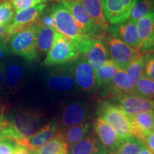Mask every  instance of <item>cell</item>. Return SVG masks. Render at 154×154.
I'll return each mask as SVG.
<instances>
[{"label": "cell", "mask_w": 154, "mask_h": 154, "mask_svg": "<svg viewBox=\"0 0 154 154\" xmlns=\"http://www.w3.org/2000/svg\"><path fill=\"white\" fill-rule=\"evenodd\" d=\"M42 114L34 109H23L0 115V139L16 141L31 137L40 128Z\"/></svg>", "instance_id": "cell-1"}, {"label": "cell", "mask_w": 154, "mask_h": 154, "mask_svg": "<svg viewBox=\"0 0 154 154\" xmlns=\"http://www.w3.org/2000/svg\"><path fill=\"white\" fill-rule=\"evenodd\" d=\"M50 9L56 31L72 40L79 53L85 55L96 37H92L83 33L72 14L62 3L57 2L51 5Z\"/></svg>", "instance_id": "cell-2"}, {"label": "cell", "mask_w": 154, "mask_h": 154, "mask_svg": "<svg viewBox=\"0 0 154 154\" xmlns=\"http://www.w3.org/2000/svg\"><path fill=\"white\" fill-rule=\"evenodd\" d=\"M38 27L39 24L36 22L9 36L7 44L11 54L22 58L27 63L36 61L38 59L36 38Z\"/></svg>", "instance_id": "cell-3"}, {"label": "cell", "mask_w": 154, "mask_h": 154, "mask_svg": "<svg viewBox=\"0 0 154 154\" xmlns=\"http://www.w3.org/2000/svg\"><path fill=\"white\" fill-rule=\"evenodd\" d=\"M80 53L72 40L58 32L52 47L44 60L46 66H58L76 60Z\"/></svg>", "instance_id": "cell-4"}, {"label": "cell", "mask_w": 154, "mask_h": 154, "mask_svg": "<svg viewBox=\"0 0 154 154\" xmlns=\"http://www.w3.org/2000/svg\"><path fill=\"white\" fill-rule=\"evenodd\" d=\"M97 114L112 127L121 140L133 136L128 116L118 105L109 101L100 102Z\"/></svg>", "instance_id": "cell-5"}, {"label": "cell", "mask_w": 154, "mask_h": 154, "mask_svg": "<svg viewBox=\"0 0 154 154\" xmlns=\"http://www.w3.org/2000/svg\"><path fill=\"white\" fill-rule=\"evenodd\" d=\"M47 88L51 91L66 94L76 89L73 66L70 63L54 68L46 79Z\"/></svg>", "instance_id": "cell-6"}, {"label": "cell", "mask_w": 154, "mask_h": 154, "mask_svg": "<svg viewBox=\"0 0 154 154\" xmlns=\"http://www.w3.org/2000/svg\"><path fill=\"white\" fill-rule=\"evenodd\" d=\"M105 44L111 60L119 68L122 69H126L135 58L141 53L138 49L111 35L106 37Z\"/></svg>", "instance_id": "cell-7"}, {"label": "cell", "mask_w": 154, "mask_h": 154, "mask_svg": "<svg viewBox=\"0 0 154 154\" xmlns=\"http://www.w3.org/2000/svg\"><path fill=\"white\" fill-rule=\"evenodd\" d=\"M92 116L91 106L83 101H74L66 103L61 113L60 124L63 130L82 124ZM62 130V129H61Z\"/></svg>", "instance_id": "cell-8"}, {"label": "cell", "mask_w": 154, "mask_h": 154, "mask_svg": "<svg viewBox=\"0 0 154 154\" xmlns=\"http://www.w3.org/2000/svg\"><path fill=\"white\" fill-rule=\"evenodd\" d=\"M60 2L69 9L83 33L92 37L102 36L103 32L90 17L79 0H64Z\"/></svg>", "instance_id": "cell-9"}, {"label": "cell", "mask_w": 154, "mask_h": 154, "mask_svg": "<svg viewBox=\"0 0 154 154\" xmlns=\"http://www.w3.org/2000/svg\"><path fill=\"white\" fill-rule=\"evenodd\" d=\"M75 82L79 89L84 92H92L98 88L96 72L83 54L72 64Z\"/></svg>", "instance_id": "cell-10"}, {"label": "cell", "mask_w": 154, "mask_h": 154, "mask_svg": "<svg viewBox=\"0 0 154 154\" xmlns=\"http://www.w3.org/2000/svg\"><path fill=\"white\" fill-rule=\"evenodd\" d=\"M109 24L126 22L138 0H101Z\"/></svg>", "instance_id": "cell-11"}, {"label": "cell", "mask_w": 154, "mask_h": 154, "mask_svg": "<svg viewBox=\"0 0 154 154\" xmlns=\"http://www.w3.org/2000/svg\"><path fill=\"white\" fill-rule=\"evenodd\" d=\"M27 65L23 60L9 57L5 60V89L16 92L22 86L27 72Z\"/></svg>", "instance_id": "cell-12"}, {"label": "cell", "mask_w": 154, "mask_h": 154, "mask_svg": "<svg viewBox=\"0 0 154 154\" xmlns=\"http://www.w3.org/2000/svg\"><path fill=\"white\" fill-rule=\"evenodd\" d=\"M118 106L127 116L141 112L153 111L154 100L146 99L135 94H123L116 96Z\"/></svg>", "instance_id": "cell-13"}, {"label": "cell", "mask_w": 154, "mask_h": 154, "mask_svg": "<svg viewBox=\"0 0 154 154\" xmlns=\"http://www.w3.org/2000/svg\"><path fill=\"white\" fill-rule=\"evenodd\" d=\"M46 7L47 4H42L15 13L11 24L7 26L9 36L36 23L42 16Z\"/></svg>", "instance_id": "cell-14"}, {"label": "cell", "mask_w": 154, "mask_h": 154, "mask_svg": "<svg viewBox=\"0 0 154 154\" xmlns=\"http://www.w3.org/2000/svg\"><path fill=\"white\" fill-rule=\"evenodd\" d=\"M94 134L102 145L109 151L113 153L120 145L121 140L116 131L101 117L98 116L94 121Z\"/></svg>", "instance_id": "cell-15"}, {"label": "cell", "mask_w": 154, "mask_h": 154, "mask_svg": "<svg viewBox=\"0 0 154 154\" xmlns=\"http://www.w3.org/2000/svg\"><path fill=\"white\" fill-rule=\"evenodd\" d=\"M59 130V125L57 121H52L41 127L31 137L20 140L17 143L24 146L31 150L36 151L43 147L49 143L50 140H52Z\"/></svg>", "instance_id": "cell-16"}, {"label": "cell", "mask_w": 154, "mask_h": 154, "mask_svg": "<svg viewBox=\"0 0 154 154\" xmlns=\"http://www.w3.org/2000/svg\"><path fill=\"white\" fill-rule=\"evenodd\" d=\"M139 51L143 54L154 51V12L137 22Z\"/></svg>", "instance_id": "cell-17"}, {"label": "cell", "mask_w": 154, "mask_h": 154, "mask_svg": "<svg viewBox=\"0 0 154 154\" xmlns=\"http://www.w3.org/2000/svg\"><path fill=\"white\" fill-rule=\"evenodd\" d=\"M108 30L111 36L139 50V36L136 22L127 20L125 22L109 26Z\"/></svg>", "instance_id": "cell-18"}, {"label": "cell", "mask_w": 154, "mask_h": 154, "mask_svg": "<svg viewBox=\"0 0 154 154\" xmlns=\"http://www.w3.org/2000/svg\"><path fill=\"white\" fill-rule=\"evenodd\" d=\"M129 119L132 136L143 141L145 136L153 131L154 122L153 111H146L137 114L128 116Z\"/></svg>", "instance_id": "cell-19"}, {"label": "cell", "mask_w": 154, "mask_h": 154, "mask_svg": "<svg viewBox=\"0 0 154 154\" xmlns=\"http://www.w3.org/2000/svg\"><path fill=\"white\" fill-rule=\"evenodd\" d=\"M69 154H110V153L102 145L95 134L89 133L69 149Z\"/></svg>", "instance_id": "cell-20"}, {"label": "cell", "mask_w": 154, "mask_h": 154, "mask_svg": "<svg viewBox=\"0 0 154 154\" xmlns=\"http://www.w3.org/2000/svg\"><path fill=\"white\" fill-rule=\"evenodd\" d=\"M86 60L94 71L98 70L109 60V51L102 36L96 37L86 54Z\"/></svg>", "instance_id": "cell-21"}, {"label": "cell", "mask_w": 154, "mask_h": 154, "mask_svg": "<svg viewBox=\"0 0 154 154\" xmlns=\"http://www.w3.org/2000/svg\"><path fill=\"white\" fill-rule=\"evenodd\" d=\"M109 88L115 96L123 94H134L135 84L124 69L118 68Z\"/></svg>", "instance_id": "cell-22"}, {"label": "cell", "mask_w": 154, "mask_h": 154, "mask_svg": "<svg viewBox=\"0 0 154 154\" xmlns=\"http://www.w3.org/2000/svg\"><path fill=\"white\" fill-rule=\"evenodd\" d=\"M90 17L102 32L109 29V23L106 18L101 0H79Z\"/></svg>", "instance_id": "cell-23"}, {"label": "cell", "mask_w": 154, "mask_h": 154, "mask_svg": "<svg viewBox=\"0 0 154 154\" xmlns=\"http://www.w3.org/2000/svg\"><path fill=\"white\" fill-rule=\"evenodd\" d=\"M38 24L39 27H38L37 38H36V51H37L38 58L42 54L48 53V51L52 47L56 36L58 33L55 29L45 27L39 23Z\"/></svg>", "instance_id": "cell-24"}, {"label": "cell", "mask_w": 154, "mask_h": 154, "mask_svg": "<svg viewBox=\"0 0 154 154\" xmlns=\"http://www.w3.org/2000/svg\"><path fill=\"white\" fill-rule=\"evenodd\" d=\"M34 151L36 154H69V146L62 131L59 129L52 140Z\"/></svg>", "instance_id": "cell-25"}, {"label": "cell", "mask_w": 154, "mask_h": 154, "mask_svg": "<svg viewBox=\"0 0 154 154\" xmlns=\"http://www.w3.org/2000/svg\"><path fill=\"white\" fill-rule=\"evenodd\" d=\"M91 127V123L89 121H87L86 122L72 126L65 130L61 129L62 131L65 139L68 144L69 149H70L72 146L89 134Z\"/></svg>", "instance_id": "cell-26"}, {"label": "cell", "mask_w": 154, "mask_h": 154, "mask_svg": "<svg viewBox=\"0 0 154 154\" xmlns=\"http://www.w3.org/2000/svg\"><path fill=\"white\" fill-rule=\"evenodd\" d=\"M118 68L111 59H109L101 68L96 70L95 72L98 87H109Z\"/></svg>", "instance_id": "cell-27"}, {"label": "cell", "mask_w": 154, "mask_h": 154, "mask_svg": "<svg viewBox=\"0 0 154 154\" xmlns=\"http://www.w3.org/2000/svg\"><path fill=\"white\" fill-rule=\"evenodd\" d=\"M146 56L145 54L140 53L135 58L128 66L124 69L131 77L134 84H136L142 76L145 75Z\"/></svg>", "instance_id": "cell-28"}, {"label": "cell", "mask_w": 154, "mask_h": 154, "mask_svg": "<svg viewBox=\"0 0 154 154\" xmlns=\"http://www.w3.org/2000/svg\"><path fill=\"white\" fill-rule=\"evenodd\" d=\"M143 144L139 138L131 136L121 140L120 145L111 154H139Z\"/></svg>", "instance_id": "cell-29"}, {"label": "cell", "mask_w": 154, "mask_h": 154, "mask_svg": "<svg viewBox=\"0 0 154 154\" xmlns=\"http://www.w3.org/2000/svg\"><path fill=\"white\" fill-rule=\"evenodd\" d=\"M154 12V0H138L128 20L137 23L146 15Z\"/></svg>", "instance_id": "cell-30"}, {"label": "cell", "mask_w": 154, "mask_h": 154, "mask_svg": "<svg viewBox=\"0 0 154 154\" xmlns=\"http://www.w3.org/2000/svg\"><path fill=\"white\" fill-rule=\"evenodd\" d=\"M134 94L154 100V81L144 75L135 84Z\"/></svg>", "instance_id": "cell-31"}, {"label": "cell", "mask_w": 154, "mask_h": 154, "mask_svg": "<svg viewBox=\"0 0 154 154\" xmlns=\"http://www.w3.org/2000/svg\"><path fill=\"white\" fill-rule=\"evenodd\" d=\"M15 11L9 0L0 2V25L8 26L14 18Z\"/></svg>", "instance_id": "cell-32"}, {"label": "cell", "mask_w": 154, "mask_h": 154, "mask_svg": "<svg viewBox=\"0 0 154 154\" xmlns=\"http://www.w3.org/2000/svg\"><path fill=\"white\" fill-rule=\"evenodd\" d=\"M15 13L24 9L32 8L42 4H46L50 0H9Z\"/></svg>", "instance_id": "cell-33"}, {"label": "cell", "mask_w": 154, "mask_h": 154, "mask_svg": "<svg viewBox=\"0 0 154 154\" xmlns=\"http://www.w3.org/2000/svg\"><path fill=\"white\" fill-rule=\"evenodd\" d=\"M18 143L7 138L0 139V154H14Z\"/></svg>", "instance_id": "cell-34"}, {"label": "cell", "mask_w": 154, "mask_h": 154, "mask_svg": "<svg viewBox=\"0 0 154 154\" xmlns=\"http://www.w3.org/2000/svg\"><path fill=\"white\" fill-rule=\"evenodd\" d=\"M145 76L154 81V51L145 54Z\"/></svg>", "instance_id": "cell-35"}, {"label": "cell", "mask_w": 154, "mask_h": 154, "mask_svg": "<svg viewBox=\"0 0 154 154\" xmlns=\"http://www.w3.org/2000/svg\"><path fill=\"white\" fill-rule=\"evenodd\" d=\"M37 22L45 27L54 29V18L50 7L47 9L46 7V9H44V12L42 13V16L40 17Z\"/></svg>", "instance_id": "cell-36"}, {"label": "cell", "mask_w": 154, "mask_h": 154, "mask_svg": "<svg viewBox=\"0 0 154 154\" xmlns=\"http://www.w3.org/2000/svg\"><path fill=\"white\" fill-rule=\"evenodd\" d=\"M143 142L154 154V131L150 132L144 138Z\"/></svg>", "instance_id": "cell-37"}, {"label": "cell", "mask_w": 154, "mask_h": 154, "mask_svg": "<svg viewBox=\"0 0 154 154\" xmlns=\"http://www.w3.org/2000/svg\"><path fill=\"white\" fill-rule=\"evenodd\" d=\"M11 54L7 43L0 44V61H5Z\"/></svg>", "instance_id": "cell-38"}, {"label": "cell", "mask_w": 154, "mask_h": 154, "mask_svg": "<svg viewBox=\"0 0 154 154\" xmlns=\"http://www.w3.org/2000/svg\"><path fill=\"white\" fill-rule=\"evenodd\" d=\"M5 89V61H0V94Z\"/></svg>", "instance_id": "cell-39"}, {"label": "cell", "mask_w": 154, "mask_h": 154, "mask_svg": "<svg viewBox=\"0 0 154 154\" xmlns=\"http://www.w3.org/2000/svg\"><path fill=\"white\" fill-rule=\"evenodd\" d=\"M14 154H36V153L33 150H31L24 146L18 144Z\"/></svg>", "instance_id": "cell-40"}, {"label": "cell", "mask_w": 154, "mask_h": 154, "mask_svg": "<svg viewBox=\"0 0 154 154\" xmlns=\"http://www.w3.org/2000/svg\"><path fill=\"white\" fill-rule=\"evenodd\" d=\"M139 154H153V153H152L151 150H150L149 148L146 146V144L144 143L141 150H140Z\"/></svg>", "instance_id": "cell-41"}, {"label": "cell", "mask_w": 154, "mask_h": 154, "mask_svg": "<svg viewBox=\"0 0 154 154\" xmlns=\"http://www.w3.org/2000/svg\"><path fill=\"white\" fill-rule=\"evenodd\" d=\"M0 34H8V26H1L0 25Z\"/></svg>", "instance_id": "cell-42"}, {"label": "cell", "mask_w": 154, "mask_h": 154, "mask_svg": "<svg viewBox=\"0 0 154 154\" xmlns=\"http://www.w3.org/2000/svg\"><path fill=\"white\" fill-rule=\"evenodd\" d=\"M9 36L7 34H0V44L7 43Z\"/></svg>", "instance_id": "cell-43"}, {"label": "cell", "mask_w": 154, "mask_h": 154, "mask_svg": "<svg viewBox=\"0 0 154 154\" xmlns=\"http://www.w3.org/2000/svg\"><path fill=\"white\" fill-rule=\"evenodd\" d=\"M53 1L57 2H61V1H64V0H53Z\"/></svg>", "instance_id": "cell-44"}, {"label": "cell", "mask_w": 154, "mask_h": 154, "mask_svg": "<svg viewBox=\"0 0 154 154\" xmlns=\"http://www.w3.org/2000/svg\"><path fill=\"white\" fill-rule=\"evenodd\" d=\"M153 131H154V122H153Z\"/></svg>", "instance_id": "cell-45"}, {"label": "cell", "mask_w": 154, "mask_h": 154, "mask_svg": "<svg viewBox=\"0 0 154 154\" xmlns=\"http://www.w3.org/2000/svg\"><path fill=\"white\" fill-rule=\"evenodd\" d=\"M0 2H2V0H0Z\"/></svg>", "instance_id": "cell-46"}, {"label": "cell", "mask_w": 154, "mask_h": 154, "mask_svg": "<svg viewBox=\"0 0 154 154\" xmlns=\"http://www.w3.org/2000/svg\"><path fill=\"white\" fill-rule=\"evenodd\" d=\"M2 1H3V0H2Z\"/></svg>", "instance_id": "cell-47"}]
</instances>
